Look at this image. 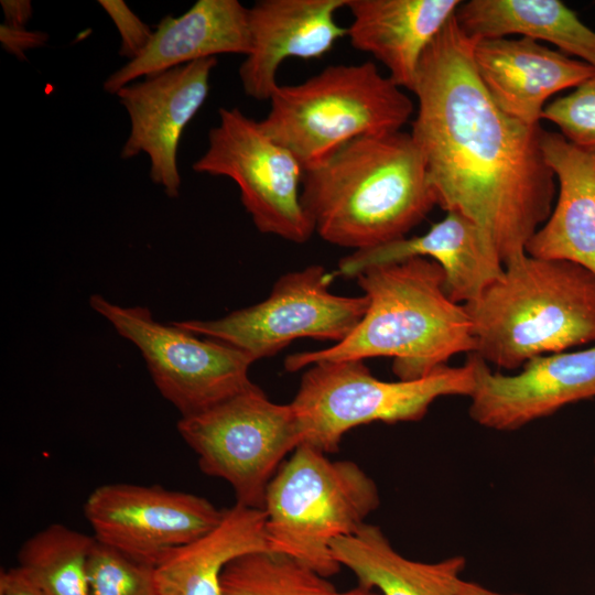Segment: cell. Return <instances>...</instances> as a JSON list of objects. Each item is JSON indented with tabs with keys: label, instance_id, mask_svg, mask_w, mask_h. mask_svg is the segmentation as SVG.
<instances>
[{
	"label": "cell",
	"instance_id": "obj_1",
	"mask_svg": "<svg viewBox=\"0 0 595 595\" xmlns=\"http://www.w3.org/2000/svg\"><path fill=\"white\" fill-rule=\"evenodd\" d=\"M473 46L454 15L425 50L411 90L418 110L410 134L436 205L478 225L505 266L526 253L550 216L556 180L542 153L543 129L495 104Z\"/></svg>",
	"mask_w": 595,
	"mask_h": 595
},
{
	"label": "cell",
	"instance_id": "obj_2",
	"mask_svg": "<svg viewBox=\"0 0 595 595\" xmlns=\"http://www.w3.org/2000/svg\"><path fill=\"white\" fill-rule=\"evenodd\" d=\"M301 201L322 239L356 250L404 238L436 205L422 153L401 130L351 140L305 169Z\"/></svg>",
	"mask_w": 595,
	"mask_h": 595
},
{
	"label": "cell",
	"instance_id": "obj_3",
	"mask_svg": "<svg viewBox=\"0 0 595 595\" xmlns=\"http://www.w3.org/2000/svg\"><path fill=\"white\" fill-rule=\"evenodd\" d=\"M355 278L368 299L361 321L328 348L288 356V371L320 361L391 357L397 377L412 380L446 366L454 355L475 350L466 309L448 296L435 261L413 257L369 267Z\"/></svg>",
	"mask_w": 595,
	"mask_h": 595
},
{
	"label": "cell",
	"instance_id": "obj_4",
	"mask_svg": "<svg viewBox=\"0 0 595 595\" xmlns=\"http://www.w3.org/2000/svg\"><path fill=\"white\" fill-rule=\"evenodd\" d=\"M464 306L473 353L499 368L595 342V273L573 261L524 253Z\"/></svg>",
	"mask_w": 595,
	"mask_h": 595
},
{
	"label": "cell",
	"instance_id": "obj_5",
	"mask_svg": "<svg viewBox=\"0 0 595 595\" xmlns=\"http://www.w3.org/2000/svg\"><path fill=\"white\" fill-rule=\"evenodd\" d=\"M262 130L307 169L360 137L400 131L414 105L371 62L329 65L296 85H279Z\"/></svg>",
	"mask_w": 595,
	"mask_h": 595
},
{
	"label": "cell",
	"instance_id": "obj_6",
	"mask_svg": "<svg viewBox=\"0 0 595 595\" xmlns=\"http://www.w3.org/2000/svg\"><path fill=\"white\" fill-rule=\"evenodd\" d=\"M380 504L377 484L351 461H332L301 444L268 485L263 510L268 549L320 575L339 572L332 543L366 523Z\"/></svg>",
	"mask_w": 595,
	"mask_h": 595
},
{
	"label": "cell",
	"instance_id": "obj_7",
	"mask_svg": "<svg viewBox=\"0 0 595 595\" xmlns=\"http://www.w3.org/2000/svg\"><path fill=\"white\" fill-rule=\"evenodd\" d=\"M476 385L470 355L463 366H443L412 380L383 381L364 360L320 361L307 367L294 399L302 444L325 454L339 450L351 429L372 422L423 419L441 397H470Z\"/></svg>",
	"mask_w": 595,
	"mask_h": 595
},
{
	"label": "cell",
	"instance_id": "obj_8",
	"mask_svg": "<svg viewBox=\"0 0 595 595\" xmlns=\"http://www.w3.org/2000/svg\"><path fill=\"white\" fill-rule=\"evenodd\" d=\"M177 431L204 474L227 482L237 504L259 509L284 457L303 442L292 404L271 401L255 383L181 416Z\"/></svg>",
	"mask_w": 595,
	"mask_h": 595
},
{
	"label": "cell",
	"instance_id": "obj_9",
	"mask_svg": "<svg viewBox=\"0 0 595 595\" xmlns=\"http://www.w3.org/2000/svg\"><path fill=\"white\" fill-rule=\"evenodd\" d=\"M334 274L318 264L280 277L260 303L210 321L173 322L207 338L226 343L252 361L271 357L298 338L344 340L364 317L368 299L329 292Z\"/></svg>",
	"mask_w": 595,
	"mask_h": 595
},
{
	"label": "cell",
	"instance_id": "obj_10",
	"mask_svg": "<svg viewBox=\"0 0 595 595\" xmlns=\"http://www.w3.org/2000/svg\"><path fill=\"white\" fill-rule=\"evenodd\" d=\"M218 116V125L208 132L207 149L193 170L232 180L260 232L306 242L314 227L301 201L302 164L238 108H219Z\"/></svg>",
	"mask_w": 595,
	"mask_h": 595
},
{
	"label": "cell",
	"instance_id": "obj_11",
	"mask_svg": "<svg viewBox=\"0 0 595 595\" xmlns=\"http://www.w3.org/2000/svg\"><path fill=\"white\" fill-rule=\"evenodd\" d=\"M90 306L141 351L160 393L187 416L252 385V359L226 343L201 339L174 323L153 320L143 306H121L91 295Z\"/></svg>",
	"mask_w": 595,
	"mask_h": 595
},
{
	"label": "cell",
	"instance_id": "obj_12",
	"mask_svg": "<svg viewBox=\"0 0 595 595\" xmlns=\"http://www.w3.org/2000/svg\"><path fill=\"white\" fill-rule=\"evenodd\" d=\"M97 541L155 565L170 550L205 534L224 509L208 499L159 485L105 484L84 504Z\"/></svg>",
	"mask_w": 595,
	"mask_h": 595
},
{
	"label": "cell",
	"instance_id": "obj_13",
	"mask_svg": "<svg viewBox=\"0 0 595 595\" xmlns=\"http://www.w3.org/2000/svg\"><path fill=\"white\" fill-rule=\"evenodd\" d=\"M470 419L483 428L511 432L560 409L595 397V345L531 358L517 375L493 372L474 353Z\"/></svg>",
	"mask_w": 595,
	"mask_h": 595
},
{
	"label": "cell",
	"instance_id": "obj_14",
	"mask_svg": "<svg viewBox=\"0 0 595 595\" xmlns=\"http://www.w3.org/2000/svg\"><path fill=\"white\" fill-rule=\"evenodd\" d=\"M216 57L187 63L132 82L116 94L130 118V132L120 156L140 153L150 159L151 181L170 198L180 194L177 148L185 127L209 94Z\"/></svg>",
	"mask_w": 595,
	"mask_h": 595
},
{
	"label": "cell",
	"instance_id": "obj_15",
	"mask_svg": "<svg viewBox=\"0 0 595 595\" xmlns=\"http://www.w3.org/2000/svg\"><path fill=\"white\" fill-rule=\"evenodd\" d=\"M347 0H260L248 9L250 51L239 67L245 94L271 98L277 72L286 58H321L347 35L336 12Z\"/></svg>",
	"mask_w": 595,
	"mask_h": 595
},
{
	"label": "cell",
	"instance_id": "obj_16",
	"mask_svg": "<svg viewBox=\"0 0 595 595\" xmlns=\"http://www.w3.org/2000/svg\"><path fill=\"white\" fill-rule=\"evenodd\" d=\"M473 62L495 104L530 126L540 125L551 96L595 74L587 63L527 37L474 41Z\"/></svg>",
	"mask_w": 595,
	"mask_h": 595
},
{
	"label": "cell",
	"instance_id": "obj_17",
	"mask_svg": "<svg viewBox=\"0 0 595 595\" xmlns=\"http://www.w3.org/2000/svg\"><path fill=\"white\" fill-rule=\"evenodd\" d=\"M424 257L435 261L445 275V289L456 303L477 299L504 270L499 253L487 234L473 220L457 212L433 224L421 236L356 250L338 262L337 273L355 278L363 270Z\"/></svg>",
	"mask_w": 595,
	"mask_h": 595
},
{
	"label": "cell",
	"instance_id": "obj_18",
	"mask_svg": "<svg viewBox=\"0 0 595 595\" xmlns=\"http://www.w3.org/2000/svg\"><path fill=\"white\" fill-rule=\"evenodd\" d=\"M249 51L246 7L238 0H197L180 17H164L143 52L110 74L102 88L116 95L140 77L219 54L246 56Z\"/></svg>",
	"mask_w": 595,
	"mask_h": 595
},
{
	"label": "cell",
	"instance_id": "obj_19",
	"mask_svg": "<svg viewBox=\"0 0 595 595\" xmlns=\"http://www.w3.org/2000/svg\"><path fill=\"white\" fill-rule=\"evenodd\" d=\"M541 149L558 182V197L526 253L573 261L595 273V152L544 130Z\"/></svg>",
	"mask_w": 595,
	"mask_h": 595
},
{
	"label": "cell",
	"instance_id": "obj_20",
	"mask_svg": "<svg viewBox=\"0 0 595 595\" xmlns=\"http://www.w3.org/2000/svg\"><path fill=\"white\" fill-rule=\"evenodd\" d=\"M459 0H347L350 44L382 63L388 77L412 90L421 58L455 15Z\"/></svg>",
	"mask_w": 595,
	"mask_h": 595
},
{
	"label": "cell",
	"instance_id": "obj_21",
	"mask_svg": "<svg viewBox=\"0 0 595 595\" xmlns=\"http://www.w3.org/2000/svg\"><path fill=\"white\" fill-rule=\"evenodd\" d=\"M269 551L266 512L235 502L217 526L167 551L154 565L161 595H221L220 577L232 560Z\"/></svg>",
	"mask_w": 595,
	"mask_h": 595
},
{
	"label": "cell",
	"instance_id": "obj_22",
	"mask_svg": "<svg viewBox=\"0 0 595 595\" xmlns=\"http://www.w3.org/2000/svg\"><path fill=\"white\" fill-rule=\"evenodd\" d=\"M334 559L349 569L358 584L381 595H461L462 555L439 562H420L399 553L382 530L365 523L349 536L332 543Z\"/></svg>",
	"mask_w": 595,
	"mask_h": 595
},
{
	"label": "cell",
	"instance_id": "obj_23",
	"mask_svg": "<svg viewBox=\"0 0 595 595\" xmlns=\"http://www.w3.org/2000/svg\"><path fill=\"white\" fill-rule=\"evenodd\" d=\"M455 20L474 41L519 34L537 42H549L560 52L595 68V31L562 1H462Z\"/></svg>",
	"mask_w": 595,
	"mask_h": 595
},
{
	"label": "cell",
	"instance_id": "obj_24",
	"mask_svg": "<svg viewBox=\"0 0 595 595\" xmlns=\"http://www.w3.org/2000/svg\"><path fill=\"white\" fill-rule=\"evenodd\" d=\"M94 543V536L53 523L24 541L18 566L46 595H89L88 561Z\"/></svg>",
	"mask_w": 595,
	"mask_h": 595
},
{
	"label": "cell",
	"instance_id": "obj_25",
	"mask_svg": "<svg viewBox=\"0 0 595 595\" xmlns=\"http://www.w3.org/2000/svg\"><path fill=\"white\" fill-rule=\"evenodd\" d=\"M221 595H324L335 588L300 561L271 551L232 560L220 577Z\"/></svg>",
	"mask_w": 595,
	"mask_h": 595
},
{
	"label": "cell",
	"instance_id": "obj_26",
	"mask_svg": "<svg viewBox=\"0 0 595 595\" xmlns=\"http://www.w3.org/2000/svg\"><path fill=\"white\" fill-rule=\"evenodd\" d=\"M88 587L89 595H161L153 564L96 539L88 561Z\"/></svg>",
	"mask_w": 595,
	"mask_h": 595
},
{
	"label": "cell",
	"instance_id": "obj_27",
	"mask_svg": "<svg viewBox=\"0 0 595 595\" xmlns=\"http://www.w3.org/2000/svg\"><path fill=\"white\" fill-rule=\"evenodd\" d=\"M541 119L555 125L574 145L595 152V74L572 93L548 104Z\"/></svg>",
	"mask_w": 595,
	"mask_h": 595
},
{
	"label": "cell",
	"instance_id": "obj_28",
	"mask_svg": "<svg viewBox=\"0 0 595 595\" xmlns=\"http://www.w3.org/2000/svg\"><path fill=\"white\" fill-rule=\"evenodd\" d=\"M120 35L119 55L128 62L138 57L152 39L153 31L122 0H99Z\"/></svg>",
	"mask_w": 595,
	"mask_h": 595
},
{
	"label": "cell",
	"instance_id": "obj_29",
	"mask_svg": "<svg viewBox=\"0 0 595 595\" xmlns=\"http://www.w3.org/2000/svg\"><path fill=\"white\" fill-rule=\"evenodd\" d=\"M50 36L46 32L12 28L0 24V43L8 53L20 61L26 60V52L46 45Z\"/></svg>",
	"mask_w": 595,
	"mask_h": 595
},
{
	"label": "cell",
	"instance_id": "obj_30",
	"mask_svg": "<svg viewBox=\"0 0 595 595\" xmlns=\"http://www.w3.org/2000/svg\"><path fill=\"white\" fill-rule=\"evenodd\" d=\"M0 595H46L18 565L0 573Z\"/></svg>",
	"mask_w": 595,
	"mask_h": 595
},
{
	"label": "cell",
	"instance_id": "obj_31",
	"mask_svg": "<svg viewBox=\"0 0 595 595\" xmlns=\"http://www.w3.org/2000/svg\"><path fill=\"white\" fill-rule=\"evenodd\" d=\"M1 7L4 15V24L25 29L28 22L33 15V7L29 0H1Z\"/></svg>",
	"mask_w": 595,
	"mask_h": 595
},
{
	"label": "cell",
	"instance_id": "obj_32",
	"mask_svg": "<svg viewBox=\"0 0 595 595\" xmlns=\"http://www.w3.org/2000/svg\"><path fill=\"white\" fill-rule=\"evenodd\" d=\"M461 595H509V594H502L495 591H490L486 587H483L479 584L472 583V582H464L462 587ZM517 595V594H511Z\"/></svg>",
	"mask_w": 595,
	"mask_h": 595
},
{
	"label": "cell",
	"instance_id": "obj_33",
	"mask_svg": "<svg viewBox=\"0 0 595 595\" xmlns=\"http://www.w3.org/2000/svg\"><path fill=\"white\" fill-rule=\"evenodd\" d=\"M324 595H381V594L374 588L358 584L356 587L344 591V592H338L336 588H333L328 591L327 593H325Z\"/></svg>",
	"mask_w": 595,
	"mask_h": 595
},
{
	"label": "cell",
	"instance_id": "obj_34",
	"mask_svg": "<svg viewBox=\"0 0 595 595\" xmlns=\"http://www.w3.org/2000/svg\"><path fill=\"white\" fill-rule=\"evenodd\" d=\"M594 469H595V455H594Z\"/></svg>",
	"mask_w": 595,
	"mask_h": 595
}]
</instances>
